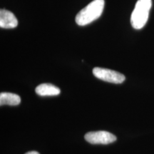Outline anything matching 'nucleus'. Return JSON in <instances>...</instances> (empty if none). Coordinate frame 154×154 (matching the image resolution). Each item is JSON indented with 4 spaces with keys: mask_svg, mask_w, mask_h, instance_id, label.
<instances>
[{
    "mask_svg": "<svg viewBox=\"0 0 154 154\" xmlns=\"http://www.w3.org/2000/svg\"><path fill=\"white\" fill-rule=\"evenodd\" d=\"M17 25L18 20L12 12L6 9L0 10V27L13 29L17 27Z\"/></svg>",
    "mask_w": 154,
    "mask_h": 154,
    "instance_id": "obj_5",
    "label": "nucleus"
},
{
    "mask_svg": "<svg viewBox=\"0 0 154 154\" xmlns=\"http://www.w3.org/2000/svg\"><path fill=\"white\" fill-rule=\"evenodd\" d=\"M104 5V0L92 1L76 14V24L79 26H85L99 19L103 12Z\"/></svg>",
    "mask_w": 154,
    "mask_h": 154,
    "instance_id": "obj_1",
    "label": "nucleus"
},
{
    "mask_svg": "<svg viewBox=\"0 0 154 154\" xmlns=\"http://www.w3.org/2000/svg\"><path fill=\"white\" fill-rule=\"evenodd\" d=\"M84 138L86 141L91 144H109L116 140V136L105 131L88 132Z\"/></svg>",
    "mask_w": 154,
    "mask_h": 154,
    "instance_id": "obj_4",
    "label": "nucleus"
},
{
    "mask_svg": "<svg viewBox=\"0 0 154 154\" xmlns=\"http://www.w3.org/2000/svg\"><path fill=\"white\" fill-rule=\"evenodd\" d=\"M21 103L20 96L12 93L2 92L0 94V105L17 106Z\"/></svg>",
    "mask_w": 154,
    "mask_h": 154,
    "instance_id": "obj_7",
    "label": "nucleus"
},
{
    "mask_svg": "<svg viewBox=\"0 0 154 154\" xmlns=\"http://www.w3.org/2000/svg\"><path fill=\"white\" fill-rule=\"evenodd\" d=\"M152 0H138L131 17V24L135 29H140L149 19Z\"/></svg>",
    "mask_w": 154,
    "mask_h": 154,
    "instance_id": "obj_2",
    "label": "nucleus"
},
{
    "mask_svg": "<svg viewBox=\"0 0 154 154\" xmlns=\"http://www.w3.org/2000/svg\"><path fill=\"white\" fill-rule=\"evenodd\" d=\"M36 94L40 96H57L61 93L60 89L51 84H42L36 88Z\"/></svg>",
    "mask_w": 154,
    "mask_h": 154,
    "instance_id": "obj_6",
    "label": "nucleus"
},
{
    "mask_svg": "<svg viewBox=\"0 0 154 154\" xmlns=\"http://www.w3.org/2000/svg\"><path fill=\"white\" fill-rule=\"evenodd\" d=\"M94 76L100 80L113 83V84H122L126 79V77L121 73L111 70V69L96 67L93 69Z\"/></svg>",
    "mask_w": 154,
    "mask_h": 154,
    "instance_id": "obj_3",
    "label": "nucleus"
},
{
    "mask_svg": "<svg viewBox=\"0 0 154 154\" xmlns=\"http://www.w3.org/2000/svg\"><path fill=\"white\" fill-rule=\"evenodd\" d=\"M25 154H39V153H38V152H36V151H29V152H28V153H26Z\"/></svg>",
    "mask_w": 154,
    "mask_h": 154,
    "instance_id": "obj_8",
    "label": "nucleus"
}]
</instances>
